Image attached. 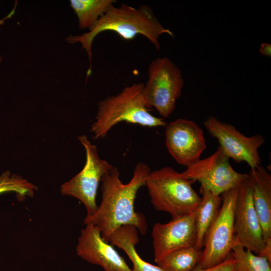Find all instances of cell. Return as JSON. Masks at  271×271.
<instances>
[{
  "mask_svg": "<svg viewBox=\"0 0 271 271\" xmlns=\"http://www.w3.org/2000/svg\"><path fill=\"white\" fill-rule=\"evenodd\" d=\"M105 31L115 32L123 39L130 40L138 35L148 39L159 51L160 36L164 34L173 36V32L164 28L154 15L151 8L146 5L133 7L125 4L119 7L112 5L87 33L70 36L66 38L71 44L79 42L87 53L91 72L92 44L97 35Z\"/></svg>",
  "mask_w": 271,
  "mask_h": 271,
  "instance_id": "7a4b0ae2",
  "label": "cell"
},
{
  "mask_svg": "<svg viewBox=\"0 0 271 271\" xmlns=\"http://www.w3.org/2000/svg\"><path fill=\"white\" fill-rule=\"evenodd\" d=\"M192 271H236L235 261L233 258L228 257L221 263L206 268L196 267Z\"/></svg>",
  "mask_w": 271,
  "mask_h": 271,
  "instance_id": "44dd1931",
  "label": "cell"
},
{
  "mask_svg": "<svg viewBox=\"0 0 271 271\" xmlns=\"http://www.w3.org/2000/svg\"><path fill=\"white\" fill-rule=\"evenodd\" d=\"M140 241L137 228L131 225H123L111 235L109 242L122 249L132 263V271H164L159 266L144 260L138 254L136 245Z\"/></svg>",
  "mask_w": 271,
  "mask_h": 271,
  "instance_id": "9a60e30c",
  "label": "cell"
},
{
  "mask_svg": "<svg viewBox=\"0 0 271 271\" xmlns=\"http://www.w3.org/2000/svg\"><path fill=\"white\" fill-rule=\"evenodd\" d=\"M229 159L218 146L211 156L199 159L181 173L193 183L196 181L200 183L201 188L214 195H221L239 186L248 177L247 174L234 170Z\"/></svg>",
  "mask_w": 271,
  "mask_h": 271,
  "instance_id": "ba28073f",
  "label": "cell"
},
{
  "mask_svg": "<svg viewBox=\"0 0 271 271\" xmlns=\"http://www.w3.org/2000/svg\"></svg>",
  "mask_w": 271,
  "mask_h": 271,
  "instance_id": "cb8c5ba5",
  "label": "cell"
},
{
  "mask_svg": "<svg viewBox=\"0 0 271 271\" xmlns=\"http://www.w3.org/2000/svg\"><path fill=\"white\" fill-rule=\"evenodd\" d=\"M115 0H71L70 5L77 15L80 29L89 30L115 3Z\"/></svg>",
  "mask_w": 271,
  "mask_h": 271,
  "instance_id": "e0dca14e",
  "label": "cell"
},
{
  "mask_svg": "<svg viewBox=\"0 0 271 271\" xmlns=\"http://www.w3.org/2000/svg\"><path fill=\"white\" fill-rule=\"evenodd\" d=\"M78 140L85 150V163L78 174L61 185V192L80 200L85 206L86 217H88L92 215L98 208L96 197L99 183L112 166L99 157L96 146L92 145L86 136H79Z\"/></svg>",
  "mask_w": 271,
  "mask_h": 271,
  "instance_id": "52a82bcc",
  "label": "cell"
},
{
  "mask_svg": "<svg viewBox=\"0 0 271 271\" xmlns=\"http://www.w3.org/2000/svg\"><path fill=\"white\" fill-rule=\"evenodd\" d=\"M193 182L172 167L151 171L146 179L151 202L156 210L172 217L195 211L201 197L192 186Z\"/></svg>",
  "mask_w": 271,
  "mask_h": 271,
  "instance_id": "277c9868",
  "label": "cell"
},
{
  "mask_svg": "<svg viewBox=\"0 0 271 271\" xmlns=\"http://www.w3.org/2000/svg\"><path fill=\"white\" fill-rule=\"evenodd\" d=\"M204 125L210 134L217 139L219 146L229 159L237 163L245 162L250 169L261 166L258 150L265 142L262 135L246 136L232 124L212 116L205 120Z\"/></svg>",
  "mask_w": 271,
  "mask_h": 271,
  "instance_id": "9c48e42d",
  "label": "cell"
},
{
  "mask_svg": "<svg viewBox=\"0 0 271 271\" xmlns=\"http://www.w3.org/2000/svg\"><path fill=\"white\" fill-rule=\"evenodd\" d=\"M3 20L0 21V24L2 23V22H3Z\"/></svg>",
  "mask_w": 271,
  "mask_h": 271,
  "instance_id": "603a6c76",
  "label": "cell"
},
{
  "mask_svg": "<svg viewBox=\"0 0 271 271\" xmlns=\"http://www.w3.org/2000/svg\"><path fill=\"white\" fill-rule=\"evenodd\" d=\"M195 211L155 224L152 236L156 262L173 251L195 245Z\"/></svg>",
  "mask_w": 271,
  "mask_h": 271,
  "instance_id": "7c38bea8",
  "label": "cell"
},
{
  "mask_svg": "<svg viewBox=\"0 0 271 271\" xmlns=\"http://www.w3.org/2000/svg\"><path fill=\"white\" fill-rule=\"evenodd\" d=\"M151 171L147 164L139 162L129 182L123 184L117 168L112 166L101 180V203L92 215L86 216L84 224L92 223L97 226L107 242L114 231L125 225H133L141 234H145L148 228L146 218L134 210V203L138 190L145 185Z\"/></svg>",
  "mask_w": 271,
  "mask_h": 271,
  "instance_id": "6da1fadb",
  "label": "cell"
},
{
  "mask_svg": "<svg viewBox=\"0 0 271 271\" xmlns=\"http://www.w3.org/2000/svg\"><path fill=\"white\" fill-rule=\"evenodd\" d=\"M230 254L235 260L236 271H271V263L266 258L245 249L236 237Z\"/></svg>",
  "mask_w": 271,
  "mask_h": 271,
  "instance_id": "d6986e66",
  "label": "cell"
},
{
  "mask_svg": "<svg viewBox=\"0 0 271 271\" xmlns=\"http://www.w3.org/2000/svg\"><path fill=\"white\" fill-rule=\"evenodd\" d=\"M238 186L223 193L222 204L205 241L197 267L208 268L224 261L235 241L234 209Z\"/></svg>",
  "mask_w": 271,
  "mask_h": 271,
  "instance_id": "8992f818",
  "label": "cell"
},
{
  "mask_svg": "<svg viewBox=\"0 0 271 271\" xmlns=\"http://www.w3.org/2000/svg\"><path fill=\"white\" fill-rule=\"evenodd\" d=\"M77 254L88 262L100 266L105 271H132L125 259L102 237L98 227L86 224L81 231Z\"/></svg>",
  "mask_w": 271,
  "mask_h": 271,
  "instance_id": "4fadbf2b",
  "label": "cell"
},
{
  "mask_svg": "<svg viewBox=\"0 0 271 271\" xmlns=\"http://www.w3.org/2000/svg\"><path fill=\"white\" fill-rule=\"evenodd\" d=\"M259 52L263 55L267 57L271 56V45L267 43L261 44Z\"/></svg>",
  "mask_w": 271,
  "mask_h": 271,
  "instance_id": "7402d4cb",
  "label": "cell"
},
{
  "mask_svg": "<svg viewBox=\"0 0 271 271\" xmlns=\"http://www.w3.org/2000/svg\"><path fill=\"white\" fill-rule=\"evenodd\" d=\"M144 86L143 83H133L98 103L96 120L91 129L95 139L104 138L113 126L122 121L149 127L167 125L163 118L153 115L146 106Z\"/></svg>",
  "mask_w": 271,
  "mask_h": 271,
  "instance_id": "3957f363",
  "label": "cell"
},
{
  "mask_svg": "<svg viewBox=\"0 0 271 271\" xmlns=\"http://www.w3.org/2000/svg\"><path fill=\"white\" fill-rule=\"evenodd\" d=\"M202 250L195 245L173 251L156 263L164 271H192L198 264Z\"/></svg>",
  "mask_w": 271,
  "mask_h": 271,
  "instance_id": "ac0fdd59",
  "label": "cell"
},
{
  "mask_svg": "<svg viewBox=\"0 0 271 271\" xmlns=\"http://www.w3.org/2000/svg\"><path fill=\"white\" fill-rule=\"evenodd\" d=\"M200 192L202 197L195 211V246L202 250L208 232L220 208L222 197L201 188Z\"/></svg>",
  "mask_w": 271,
  "mask_h": 271,
  "instance_id": "2e32d148",
  "label": "cell"
},
{
  "mask_svg": "<svg viewBox=\"0 0 271 271\" xmlns=\"http://www.w3.org/2000/svg\"><path fill=\"white\" fill-rule=\"evenodd\" d=\"M247 174L265 244H271V175L261 166Z\"/></svg>",
  "mask_w": 271,
  "mask_h": 271,
  "instance_id": "5bb4252c",
  "label": "cell"
},
{
  "mask_svg": "<svg viewBox=\"0 0 271 271\" xmlns=\"http://www.w3.org/2000/svg\"><path fill=\"white\" fill-rule=\"evenodd\" d=\"M234 230L236 239L245 249L257 255L262 251L265 242L248 177L238 186L234 209Z\"/></svg>",
  "mask_w": 271,
  "mask_h": 271,
  "instance_id": "8fae6325",
  "label": "cell"
},
{
  "mask_svg": "<svg viewBox=\"0 0 271 271\" xmlns=\"http://www.w3.org/2000/svg\"><path fill=\"white\" fill-rule=\"evenodd\" d=\"M148 79L144 84L143 96L146 106L155 108L163 118L174 111L184 84L180 69L168 58L154 59L148 68Z\"/></svg>",
  "mask_w": 271,
  "mask_h": 271,
  "instance_id": "5b68a950",
  "label": "cell"
},
{
  "mask_svg": "<svg viewBox=\"0 0 271 271\" xmlns=\"http://www.w3.org/2000/svg\"><path fill=\"white\" fill-rule=\"evenodd\" d=\"M165 127L166 148L178 164L188 167L200 159L207 146L203 130L197 124L178 118Z\"/></svg>",
  "mask_w": 271,
  "mask_h": 271,
  "instance_id": "30bf717a",
  "label": "cell"
},
{
  "mask_svg": "<svg viewBox=\"0 0 271 271\" xmlns=\"http://www.w3.org/2000/svg\"><path fill=\"white\" fill-rule=\"evenodd\" d=\"M37 187L22 177L11 174L9 171L0 175V194L8 192H14L18 198L32 197Z\"/></svg>",
  "mask_w": 271,
  "mask_h": 271,
  "instance_id": "ffe728a7",
  "label": "cell"
}]
</instances>
